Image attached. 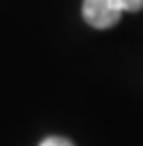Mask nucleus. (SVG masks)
<instances>
[{
	"instance_id": "1",
	"label": "nucleus",
	"mask_w": 143,
	"mask_h": 146,
	"mask_svg": "<svg viewBox=\"0 0 143 146\" xmlns=\"http://www.w3.org/2000/svg\"><path fill=\"white\" fill-rule=\"evenodd\" d=\"M143 0H83V19L92 28L107 30L115 26L122 13L141 11Z\"/></svg>"
},
{
	"instance_id": "2",
	"label": "nucleus",
	"mask_w": 143,
	"mask_h": 146,
	"mask_svg": "<svg viewBox=\"0 0 143 146\" xmlns=\"http://www.w3.org/2000/svg\"><path fill=\"white\" fill-rule=\"evenodd\" d=\"M39 146H73V142L64 140V137H47V140H43Z\"/></svg>"
}]
</instances>
